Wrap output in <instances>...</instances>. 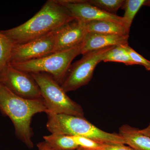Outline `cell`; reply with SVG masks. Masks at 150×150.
Returning a JSON list of instances; mask_svg holds the SVG:
<instances>
[{
	"mask_svg": "<svg viewBox=\"0 0 150 150\" xmlns=\"http://www.w3.org/2000/svg\"><path fill=\"white\" fill-rule=\"evenodd\" d=\"M76 150H89L86 149H83V148L79 147V149H77Z\"/></svg>",
	"mask_w": 150,
	"mask_h": 150,
	"instance_id": "d4e9b609",
	"label": "cell"
},
{
	"mask_svg": "<svg viewBox=\"0 0 150 150\" xmlns=\"http://www.w3.org/2000/svg\"><path fill=\"white\" fill-rule=\"evenodd\" d=\"M114 46L89 52L75 63L69 75L61 86L65 92L75 91L87 84L91 79L97 65L101 62L102 57Z\"/></svg>",
	"mask_w": 150,
	"mask_h": 150,
	"instance_id": "8992f818",
	"label": "cell"
},
{
	"mask_svg": "<svg viewBox=\"0 0 150 150\" xmlns=\"http://www.w3.org/2000/svg\"><path fill=\"white\" fill-rule=\"evenodd\" d=\"M76 20L58 0H49L23 24L1 32L14 45L27 43L57 30Z\"/></svg>",
	"mask_w": 150,
	"mask_h": 150,
	"instance_id": "6da1fadb",
	"label": "cell"
},
{
	"mask_svg": "<svg viewBox=\"0 0 150 150\" xmlns=\"http://www.w3.org/2000/svg\"><path fill=\"white\" fill-rule=\"evenodd\" d=\"M96 150H135L125 145L105 144L101 149Z\"/></svg>",
	"mask_w": 150,
	"mask_h": 150,
	"instance_id": "44dd1931",
	"label": "cell"
},
{
	"mask_svg": "<svg viewBox=\"0 0 150 150\" xmlns=\"http://www.w3.org/2000/svg\"><path fill=\"white\" fill-rule=\"evenodd\" d=\"M0 110L12 121L17 136L28 147H33L30 127L33 116L48 112L44 100L28 99L17 95L0 83Z\"/></svg>",
	"mask_w": 150,
	"mask_h": 150,
	"instance_id": "7a4b0ae2",
	"label": "cell"
},
{
	"mask_svg": "<svg viewBox=\"0 0 150 150\" xmlns=\"http://www.w3.org/2000/svg\"><path fill=\"white\" fill-rule=\"evenodd\" d=\"M86 23L88 33L129 35V33L122 25L107 21H92Z\"/></svg>",
	"mask_w": 150,
	"mask_h": 150,
	"instance_id": "4fadbf2b",
	"label": "cell"
},
{
	"mask_svg": "<svg viewBox=\"0 0 150 150\" xmlns=\"http://www.w3.org/2000/svg\"><path fill=\"white\" fill-rule=\"evenodd\" d=\"M140 131L142 134L150 137V123L147 127L145 129H140Z\"/></svg>",
	"mask_w": 150,
	"mask_h": 150,
	"instance_id": "603a6c76",
	"label": "cell"
},
{
	"mask_svg": "<svg viewBox=\"0 0 150 150\" xmlns=\"http://www.w3.org/2000/svg\"><path fill=\"white\" fill-rule=\"evenodd\" d=\"M14 45L11 40L0 31V74L9 64Z\"/></svg>",
	"mask_w": 150,
	"mask_h": 150,
	"instance_id": "e0dca14e",
	"label": "cell"
},
{
	"mask_svg": "<svg viewBox=\"0 0 150 150\" xmlns=\"http://www.w3.org/2000/svg\"><path fill=\"white\" fill-rule=\"evenodd\" d=\"M58 30L27 43L14 45L10 64L40 59L54 53Z\"/></svg>",
	"mask_w": 150,
	"mask_h": 150,
	"instance_id": "ba28073f",
	"label": "cell"
},
{
	"mask_svg": "<svg viewBox=\"0 0 150 150\" xmlns=\"http://www.w3.org/2000/svg\"><path fill=\"white\" fill-rule=\"evenodd\" d=\"M146 0H126L122 8L125 11L122 17L124 25L127 30L130 32V28L134 18L140 9L144 6Z\"/></svg>",
	"mask_w": 150,
	"mask_h": 150,
	"instance_id": "2e32d148",
	"label": "cell"
},
{
	"mask_svg": "<svg viewBox=\"0 0 150 150\" xmlns=\"http://www.w3.org/2000/svg\"><path fill=\"white\" fill-rule=\"evenodd\" d=\"M83 46V42L69 50L53 53L40 59L9 64L13 68L28 74H48L59 83L64 81L73 60L81 54Z\"/></svg>",
	"mask_w": 150,
	"mask_h": 150,
	"instance_id": "277c9868",
	"label": "cell"
},
{
	"mask_svg": "<svg viewBox=\"0 0 150 150\" xmlns=\"http://www.w3.org/2000/svg\"><path fill=\"white\" fill-rule=\"evenodd\" d=\"M129 35L88 33L83 42V55L90 51L112 46L129 45Z\"/></svg>",
	"mask_w": 150,
	"mask_h": 150,
	"instance_id": "8fae6325",
	"label": "cell"
},
{
	"mask_svg": "<svg viewBox=\"0 0 150 150\" xmlns=\"http://www.w3.org/2000/svg\"><path fill=\"white\" fill-rule=\"evenodd\" d=\"M75 143L79 147L86 149L96 150L101 149L106 144H103L86 137L71 136Z\"/></svg>",
	"mask_w": 150,
	"mask_h": 150,
	"instance_id": "d6986e66",
	"label": "cell"
},
{
	"mask_svg": "<svg viewBox=\"0 0 150 150\" xmlns=\"http://www.w3.org/2000/svg\"><path fill=\"white\" fill-rule=\"evenodd\" d=\"M47 115L46 127L51 134L86 137L106 144L126 145L119 134L103 131L84 117L64 114Z\"/></svg>",
	"mask_w": 150,
	"mask_h": 150,
	"instance_id": "3957f363",
	"label": "cell"
},
{
	"mask_svg": "<svg viewBox=\"0 0 150 150\" xmlns=\"http://www.w3.org/2000/svg\"><path fill=\"white\" fill-rule=\"evenodd\" d=\"M126 48L131 59L135 64L143 66L147 71H150V61L145 59L129 45L126 46Z\"/></svg>",
	"mask_w": 150,
	"mask_h": 150,
	"instance_id": "ffe728a7",
	"label": "cell"
},
{
	"mask_svg": "<svg viewBox=\"0 0 150 150\" xmlns=\"http://www.w3.org/2000/svg\"><path fill=\"white\" fill-rule=\"evenodd\" d=\"M140 129L128 125H123L119 129V134L125 144L135 150H150V137L142 134Z\"/></svg>",
	"mask_w": 150,
	"mask_h": 150,
	"instance_id": "7c38bea8",
	"label": "cell"
},
{
	"mask_svg": "<svg viewBox=\"0 0 150 150\" xmlns=\"http://www.w3.org/2000/svg\"><path fill=\"white\" fill-rule=\"evenodd\" d=\"M78 21H107L117 23L125 27L122 17L109 13L89 4L84 0H58Z\"/></svg>",
	"mask_w": 150,
	"mask_h": 150,
	"instance_id": "9c48e42d",
	"label": "cell"
},
{
	"mask_svg": "<svg viewBox=\"0 0 150 150\" xmlns=\"http://www.w3.org/2000/svg\"><path fill=\"white\" fill-rule=\"evenodd\" d=\"M45 142L57 150H76L79 147L71 136L57 134H51L44 136Z\"/></svg>",
	"mask_w": 150,
	"mask_h": 150,
	"instance_id": "5bb4252c",
	"label": "cell"
},
{
	"mask_svg": "<svg viewBox=\"0 0 150 150\" xmlns=\"http://www.w3.org/2000/svg\"><path fill=\"white\" fill-rule=\"evenodd\" d=\"M37 147L38 150H57L51 147L46 142L38 143Z\"/></svg>",
	"mask_w": 150,
	"mask_h": 150,
	"instance_id": "7402d4cb",
	"label": "cell"
},
{
	"mask_svg": "<svg viewBox=\"0 0 150 150\" xmlns=\"http://www.w3.org/2000/svg\"><path fill=\"white\" fill-rule=\"evenodd\" d=\"M144 6H148L150 7V0H146Z\"/></svg>",
	"mask_w": 150,
	"mask_h": 150,
	"instance_id": "cb8c5ba5",
	"label": "cell"
},
{
	"mask_svg": "<svg viewBox=\"0 0 150 150\" xmlns=\"http://www.w3.org/2000/svg\"><path fill=\"white\" fill-rule=\"evenodd\" d=\"M90 4L109 13L114 14L122 8L125 0H88Z\"/></svg>",
	"mask_w": 150,
	"mask_h": 150,
	"instance_id": "ac0fdd59",
	"label": "cell"
},
{
	"mask_svg": "<svg viewBox=\"0 0 150 150\" xmlns=\"http://www.w3.org/2000/svg\"><path fill=\"white\" fill-rule=\"evenodd\" d=\"M0 83L21 97L43 98L40 88L31 75L13 68L10 64L0 74Z\"/></svg>",
	"mask_w": 150,
	"mask_h": 150,
	"instance_id": "52a82bcc",
	"label": "cell"
},
{
	"mask_svg": "<svg viewBox=\"0 0 150 150\" xmlns=\"http://www.w3.org/2000/svg\"><path fill=\"white\" fill-rule=\"evenodd\" d=\"M127 46L128 45L113 46L103 55L101 62H118L123 63L126 66L136 65L126 49Z\"/></svg>",
	"mask_w": 150,
	"mask_h": 150,
	"instance_id": "9a60e30c",
	"label": "cell"
},
{
	"mask_svg": "<svg viewBox=\"0 0 150 150\" xmlns=\"http://www.w3.org/2000/svg\"><path fill=\"white\" fill-rule=\"evenodd\" d=\"M40 88L47 107V114H64L84 117L80 105L73 101L51 75L43 73L30 74Z\"/></svg>",
	"mask_w": 150,
	"mask_h": 150,
	"instance_id": "5b68a950",
	"label": "cell"
},
{
	"mask_svg": "<svg viewBox=\"0 0 150 150\" xmlns=\"http://www.w3.org/2000/svg\"><path fill=\"white\" fill-rule=\"evenodd\" d=\"M87 33L85 22L75 20L57 30L54 53L80 45L83 42Z\"/></svg>",
	"mask_w": 150,
	"mask_h": 150,
	"instance_id": "30bf717a",
	"label": "cell"
}]
</instances>
